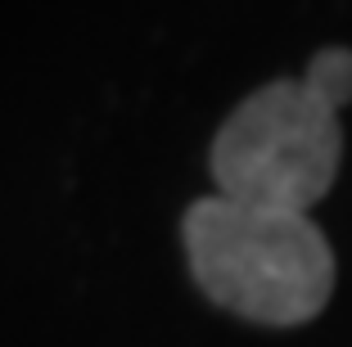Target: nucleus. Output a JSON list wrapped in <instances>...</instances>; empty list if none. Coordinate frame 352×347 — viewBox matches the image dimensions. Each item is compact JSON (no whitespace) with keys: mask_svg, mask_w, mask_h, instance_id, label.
<instances>
[{"mask_svg":"<svg viewBox=\"0 0 352 347\" xmlns=\"http://www.w3.org/2000/svg\"><path fill=\"white\" fill-rule=\"evenodd\" d=\"M181 235L199 289L235 316L302 325L330 302L334 253L311 216L217 194L190 208Z\"/></svg>","mask_w":352,"mask_h":347,"instance_id":"1","label":"nucleus"},{"mask_svg":"<svg viewBox=\"0 0 352 347\" xmlns=\"http://www.w3.org/2000/svg\"><path fill=\"white\" fill-rule=\"evenodd\" d=\"M339 113L316 104L302 82H271L226 117L212 140V176L221 199L298 212L339 176Z\"/></svg>","mask_w":352,"mask_h":347,"instance_id":"2","label":"nucleus"},{"mask_svg":"<svg viewBox=\"0 0 352 347\" xmlns=\"http://www.w3.org/2000/svg\"><path fill=\"white\" fill-rule=\"evenodd\" d=\"M302 91L330 113H339L352 100V50H321L302 72Z\"/></svg>","mask_w":352,"mask_h":347,"instance_id":"3","label":"nucleus"}]
</instances>
